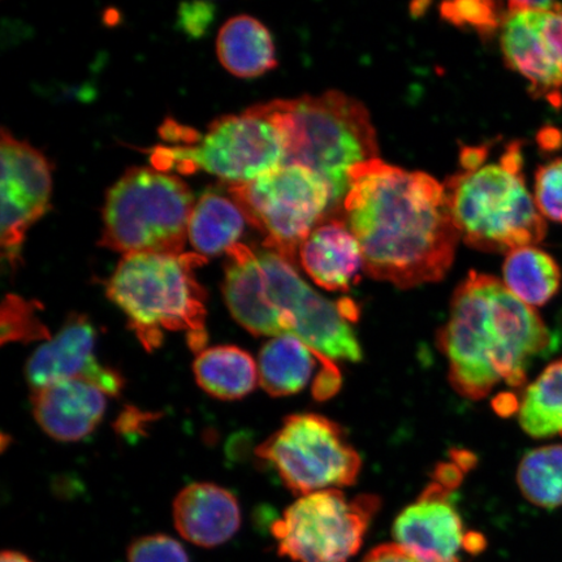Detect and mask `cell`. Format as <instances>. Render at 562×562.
I'll use <instances>...</instances> for the list:
<instances>
[{"label":"cell","mask_w":562,"mask_h":562,"mask_svg":"<svg viewBox=\"0 0 562 562\" xmlns=\"http://www.w3.org/2000/svg\"><path fill=\"white\" fill-rule=\"evenodd\" d=\"M207 258L196 252H137L124 256L105 292L128 316L130 327L147 350L164 341V331H182L195 351L207 340L206 292L195 270Z\"/></svg>","instance_id":"obj_6"},{"label":"cell","mask_w":562,"mask_h":562,"mask_svg":"<svg viewBox=\"0 0 562 562\" xmlns=\"http://www.w3.org/2000/svg\"><path fill=\"white\" fill-rule=\"evenodd\" d=\"M261 105L284 132V165L306 167L325 179L334 195L329 217H341L348 172L379 158L376 132L368 109L356 98L335 90Z\"/></svg>","instance_id":"obj_5"},{"label":"cell","mask_w":562,"mask_h":562,"mask_svg":"<svg viewBox=\"0 0 562 562\" xmlns=\"http://www.w3.org/2000/svg\"><path fill=\"white\" fill-rule=\"evenodd\" d=\"M487 157L442 184L461 240L505 255L537 246L544 240L547 223L526 186L522 144H509L497 161L486 164Z\"/></svg>","instance_id":"obj_4"},{"label":"cell","mask_w":562,"mask_h":562,"mask_svg":"<svg viewBox=\"0 0 562 562\" xmlns=\"http://www.w3.org/2000/svg\"><path fill=\"white\" fill-rule=\"evenodd\" d=\"M533 199L544 220L562 224V158L538 168Z\"/></svg>","instance_id":"obj_28"},{"label":"cell","mask_w":562,"mask_h":562,"mask_svg":"<svg viewBox=\"0 0 562 562\" xmlns=\"http://www.w3.org/2000/svg\"><path fill=\"white\" fill-rule=\"evenodd\" d=\"M561 280L558 262L538 246L513 250L505 258L503 283L518 300L533 308L557 296Z\"/></svg>","instance_id":"obj_23"},{"label":"cell","mask_w":562,"mask_h":562,"mask_svg":"<svg viewBox=\"0 0 562 562\" xmlns=\"http://www.w3.org/2000/svg\"><path fill=\"white\" fill-rule=\"evenodd\" d=\"M440 15L456 26H469L476 32L491 34L501 30L507 11H502L501 4L490 0H461L442 3Z\"/></svg>","instance_id":"obj_27"},{"label":"cell","mask_w":562,"mask_h":562,"mask_svg":"<svg viewBox=\"0 0 562 562\" xmlns=\"http://www.w3.org/2000/svg\"><path fill=\"white\" fill-rule=\"evenodd\" d=\"M381 501L340 490L301 496L272 525L281 557L293 562H347L361 550Z\"/></svg>","instance_id":"obj_11"},{"label":"cell","mask_w":562,"mask_h":562,"mask_svg":"<svg viewBox=\"0 0 562 562\" xmlns=\"http://www.w3.org/2000/svg\"><path fill=\"white\" fill-rule=\"evenodd\" d=\"M108 393L86 379H68L33 391V414L48 437L79 441L100 426Z\"/></svg>","instance_id":"obj_16"},{"label":"cell","mask_w":562,"mask_h":562,"mask_svg":"<svg viewBox=\"0 0 562 562\" xmlns=\"http://www.w3.org/2000/svg\"><path fill=\"white\" fill-rule=\"evenodd\" d=\"M299 261L329 292H348L364 271L361 245L341 217H327L315 227L301 246Z\"/></svg>","instance_id":"obj_17"},{"label":"cell","mask_w":562,"mask_h":562,"mask_svg":"<svg viewBox=\"0 0 562 562\" xmlns=\"http://www.w3.org/2000/svg\"><path fill=\"white\" fill-rule=\"evenodd\" d=\"M544 12L527 9L524 2H509L502 25V50L508 67L529 82L532 97L561 108L562 70L544 37Z\"/></svg>","instance_id":"obj_15"},{"label":"cell","mask_w":562,"mask_h":562,"mask_svg":"<svg viewBox=\"0 0 562 562\" xmlns=\"http://www.w3.org/2000/svg\"><path fill=\"white\" fill-rule=\"evenodd\" d=\"M173 524L189 543L214 548L227 543L240 529V505L226 488L193 483L176 497Z\"/></svg>","instance_id":"obj_18"},{"label":"cell","mask_w":562,"mask_h":562,"mask_svg":"<svg viewBox=\"0 0 562 562\" xmlns=\"http://www.w3.org/2000/svg\"><path fill=\"white\" fill-rule=\"evenodd\" d=\"M245 216L234 200L220 193L200 196L188 226V240L196 255L214 257L234 248L245 229Z\"/></svg>","instance_id":"obj_21"},{"label":"cell","mask_w":562,"mask_h":562,"mask_svg":"<svg viewBox=\"0 0 562 562\" xmlns=\"http://www.w3.org/2000/svg\"><path fill=\"white\" fill-rule=\"evenodd\" d=\"M166 138L184 140L182 145L158 146L151 150L154 167L180 172L202 170L228 181L248 182L284 165V132L261 104L240 115L217 117L205 135L189 136L178 125L166 126Z\"/></svg>","instance_id":"obj_8"},{"label":"cell","mask_w":562,"mask_h":562,"mask_svg":"<svg viewBox=\"0 0 562 562\" xmlns=\"http://www.w3.org/2000/svg\"><path fill=\"white\" fill-rule=\"evenodd\" d=\"M361 562H424L396 543L382 544L370 551Z\"/></svg>","instance_id":"obj_31"},{"label":"cell","mask_w":562,"mask_h":562,"mask_svg":"<svg viewBox=\"0 0 562 562\" xmlns=\"http://www.w3.org/2000/svg\"><path fill=\"white\" fill-rule=\"evenodd\" d=\"M341 220L361 245L364 272L402 290L445 279L461 240L445 186L375 158L348 172Z\"/></svg>","instance_id":"obj_1"},{"label":"cell","mask_w":562,"mask_h":562,"mask_svg":"<svg viewBox=\"0 0 562 562\" xmlns=\"http://www.w3.org/2000/svg\"><path fill=\"white\" fill-rule=\"evenodd\" d=\"M453 488L435 480L393 525L396 544L424 562H460L469 533L449 502Z\"/></svg>","instance_id":"obj_14"},{"label":"cell","mask_w":562,"mask_h":562,"mask_svg":"<svg viewBox=\"0 0 562 562\" xmlns=\"http://www.w3.org/2000/svg\"><path fill=\"white\" fill-rule=\"evenodd\" d=\"M227 257L223 294L238 325L256 336L297 337L331 360H362L353 301L323 297L276 251L238 243Z\"/></svg>","instance_id":"obj_3"},{"label":"cell","mask_w":562,"mask_h":562,"mask_svg":"<svg viewBox=\"0 0 562 562\" xmlns=\"http://www.w3.org/2000/svg\"><path fill=\"white\" fill-rule=\"evenodd\" d=\"M518 420L531 438L562 437V358L548 364L524 392Z\"/></svg>","instance_id":"obj_24"},{"label":"cell","mask_w":562,"mask_h":562,"mask_svg":"<svg viewBox=\"0 0 562 562\" xmlns=\"http://www.w3.org/2000/svg\"><path fill=\"white\" fill-rule=\"evenodd\" d=\"M128 562H191L186 548L178 540L154 533L135 540L126 552Z\"/></svg>","instance_id":"obj_29"},{"label":"cell","mask_w":562,"mask_h":562,"mask_svg":"<svg viewBox=\"0 0 562 562\" xmlns=\"http://www.w3.org/2000/svg\"><path fill=\"white\" fill-rule=\"evenodd\" d=\"M517 483L526 501L543 509L562 505V446L532 449L517 470Z\"/></svg>","instance_id":"obj_25"},{"label":"cell","mask_w":562,"mask_h":562,"mask_svg":"<svg viewBox=\"0 0 562 562\" xmlns=\"http://www.w3.org/2000/svg\"><path fill=\"white\" fill-rule=\"evenodd\" d=\"M191 189L156 167H133L105 194L100 245L124 256L181 255L194 207Z\"/></svg>","instance_id":"obj_7"},{"label":"cell","mask_w":562,"mask_h":562,"mask_svg":"<svg viewBox=\"0 0 562 562\" xmlns=\"http://www.w3.org/2000/svg\"><path fill=\"white\" fill-rule=\"evenodd\" d=\"M228 194L246 222L263 236L265 248L294 266L302 244L334 211L327 181L299 165H283L255 180L228 184Z\"/></svg>","instance_id":"obj_9"},{"label":"cell","mask_w":562,"mask_h":562,"mask_svg":"<svg viewBox=\"0 0 562 562\" xmlns=\"http://www.w3.org/2000/svg\"><path fill=\"white\" fill-rule=\"evenodd\" d=\"M50 339L37 316L35 304L19 296H7L2 306V342Z\"/></svg>","instance_id":"obj_26"},{"label":"cell","mask_w":562,"mask_h":562,"mask_svg":"<svg viewBox=\"0 0 562 562\" xmlns=\"http://www.w3.org/2000/svg\"><path fill=\"white\" fill-rule=\"evenodd\" d=\"M0 562H34L26 554L18 551H3Z\"/></svg>","instance_id":"obj_33"},{"label":"cell","mask_w":562,"mask_h":562,"mask_svg":"<svg viewBox=\"0 0 562 562\" xmlns=\"http://www.w3.org/2000/svg\"><path fill=\"white\" fill-rule=\"evenodd\" d=\"M2 257L20 261L26 232L50 209L52 166L40 150L2 130Z\"/></svg>","instance_id":"obj_12"},{"label":"cell","mask_w":562,"mask_h":562,"mask_svg":"<svg viewBox=\"0 0 562 562\" xmlns=\"http://www.w3.org/2000/svg\"><path fill=\"white\" fill-rule=\"evenodd\" d=\"M97 331L86 315L72 314L60 331L34 351L26 363L25 375L33 391L68 379H86L117 396L124 379L114 369L104 367L95 356Z\"/></svg>","instance_id":"obj_13"},{"label":"cell","mask_w":562,"mask_h":562,"mask_svg":"<svg viewBox=\"0 0 562 562\" xmlns=\"http://www.w3.org/2000/svg\"><path fill=\"white\" fill-rule=\"evenodd\" d=\"M334 362L331 358L308 347L291 335L273 337L259 353V382L271 396L296 395L321 371ZM313 383V385H314Z\"/></svg>","instance_id":"obj_19"},{"label":"cell","mask_w":562,"mask_h":562,"mask_svg":"<svg viewBox=\"0 0 562 562\" xmlns=\"http://www.w3.org/2000/svg\"><path fill=\"white\" fill-rule=\"evenodd\" d=\"M210 10L207 4L194 3L187 4V10L182 11L184 15L193 16V19H181L182 23L186 25V30L189 33H194L199 35L203 27H205L210 21Z\"/></svg>","instance_id":"obj_32"},{"label":"cell","mask_w":562,"mask_h":562,"mask_svg":"<svg viewBox=\"0 0 562 562\" xmlns=\"http://www.w3.org/2000/svg\"><path fill=\"white\" fill-rule=\"evenodd\" d=\"M542 25L547 44L562 70V10L546 12Z\"/></svg>","instance_id":"obj_30"},{"label":"cell","mask_w":562,"mask_h":562,"mask_svg":"<svg viewBox=\"0 0 562 562\" xmlns=\"http://www.w3.org/2000/svg\"><path fill=\"white\" fill-rule=\"evenodd\" d=\"M193 370L201 389L221 400L248 396L255 391L259 376L257 364L248 351L234 346L201 350Z\"/></svg>","instance_id":"obj_22"},{"label":"cell","mask_w":562,"mask_h":562,"mask_svg":"<svg viewBox=\"0 0 562 562\" xmlns=\"http://www.w3.org/2000/svg\"><path fill=\"white\" fill-rule=\"evenodd\" d=\"M293 494L353 486L362 460L340 425L319 414H293L256 451Z\"/></svg>","instance_id":"obj_10"},{"label":"cell","mask_w":562,"mask_h":562,"mask_svg":"<svg viewBox=\"0 0 562 562\" xmlns=\"http://www.w3.org/2000/svg\"><path fill=\"white\" fill-rule=\"evenodd\" d=\"M216 54L221 65L241 79H255L278 66L271 33L248 15L232 18L222 26Z\"/></svg>","instance_id":"obj_20"},{"label":"cell","mask_w":562,"mask_h":562,"mask_svg":"<svg viewBox=\"0 0 562 562\" xmlns=\"http://www.w3.org/2000/svg\"><path fill=\"white\" fill-rule=\"evenodd\" d=\"M550 346V329L536 308L502 280L476 271L457 286L439 333L449 382L470 400L488 396L501 383L522 386L530 362Z\"/></svg>","instance_id":"obj_2"}]
</instances>
